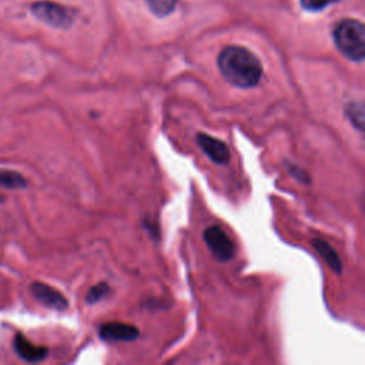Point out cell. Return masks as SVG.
Wrapping results in <instances>:
<instances>
[{
	"mask_svg": "<svg viewBox=\"0 0 365 365\" xmlns=\"http://www.w3.org/2000/svg\"><path fill=\"white\" fill-rule=\"evenodd\" d=\"M217 63L222 77L240 89L257 86L263 76L260 60L250 50L240 46L224 49L218 56Z\"/></svg>",
	"mask_w": 365,
	"mask_h": 365,
	"instance_id": "cell-1",
	"label": "cell"
},
{
	"mask_svg": "<svg viewBox=\"0 0 365 365\" xmlns=\"http://www.w3.org/2000/svg\"><path fill=\"white\" fill-rule=\"evenodd\" d=\"M334 40L347 59L362 62L365 58V29L358 20L347 19L336 24Z\"/></svg>",
	"mask_w": 365,
	"mask_h": 365,
	"instance_id": "cell-2",
	"label": "cell"
},
{
	"mask_svg": "<svg viewBox=\"0 0 365 365\" xmlns=\"http://www.w3.org/2000/svg\"><path fill=\"white\" fill-rule=\"evenodd\" d=\"M32 15L44 22L49 26L58 27V29H66L73 23V10L60 5L51 2V0H39L31 5Z\"/></svg>",
	"mask_w": 365,
	"mask_h": 365,
	"instance_id": "cell-3",
	"label": "cell"
},
{
	"mask_svg": "<svg viewBox=\"0 0 365 365\" xmlns=\"http://www.w3.org/2000/svg\"><path fill=\"white\" fill-rule=\"evenodd\" d=\"M204 241L213 256L221 261L229 263L236 256V245L232 238L218 226H211L204 232Z\"/></svg>",
	"mask_w": 365,
	"mask_h": 365,
	"instance_id": "cell-4",
	"label": "cell"
},
{
	"mask_svg": "<svg viewBox=\"0 0 365 365\" xmlns=\"http://www.w3.org/2000/svg\"><path fill=\"white\" fill-rule=\"evenodd\" d=\"M31 293L40 304H43L49 308H53V310L63 311L69 305L67 300L65 298V295L60 291L53 289L49 284L40 283V282H35L31 286Z\"/></svg>",
	"mask_w": 365,
	"mask_h": 365,
	"instance_id": "cell-5",
	"label": "cell"
},
{
	"mask_svg": "<svg viewBox=\"0 0 365 365\" xmlns=\"http://www.w3.org/2000/svg\"><path fill=\"white\" fill-rule=\"evenodd\" d=\"M138 328L123 323H107L100 327V339L106 343L134 341L138 339Z\"/></svg>",
	"mask_w": 365,
	"mask_h": 365,
	"instance_id": "cell-6",
	"label": "cell"
},
{
	"mask_svg": "<svg viewBox=\"0 0 365 365\" xmlns=\"http://www.w3.org/2000/svg\"><path fill=\"white\" fill-rule=\"evenodd\" d=\"M13 348L16 354L26 362H40L49 354V350L46 347L33 344L31 340H27L26 336L20 332L15 335Z\"/></svg>",
	"mask_w": 365,
	"mask_h": 365,
	"instance_id": "cell-7",
	"label": "cell"
},
{
	"mask_svg": "<svg viewBox=\"0 0 365 365\" xmlns=\"http://www.w3.org/2000/svg\"><path fill=\"white\" fill-rule=\"evenodd\" d=\"M197 143L203 149V152L210 157L211 161L217 164H227L230 161L229 147L224 145L221 140H217L210 134L200 133L197 136Z\"/></svg>",
	"mask_w": 365,
	"mask_h": 365,
	"instance_id": "cell-8",
	"label": "cell"
},
{
	"mask_svg": "<svg viewBox=\"0 0 365 365\" xmlns=\"http://www.w3.org/2000/svg\"><path fill=\"white\" fill-rule=\"evenodd\" d=\"M313 245L316 247V250L318 251V254L327 261V264L331 267V270H334L336 274H340L343 271V263L336 254L335 250L325 241L323 240H314Z\"/></svg>",
	"mask_w": 365,
	"mask_h": 365,
	"instance_id": "cell-9",
	"label": "cell"
},
{
	"mask_svg": "<svg viewBox=\"0 0 365 365\" xmlns=\"http://www.w3.org/2000/svg\"><path fill=\"white\" fill-rule=\"evenodd\" d=\"M27 187V180L23 175L9 168H0V188L22 190Z\"/></svg>",
	"mask_w": 365,
	"mask_h": 365,
	"instance_id": "cell-10",
	"label": "cell"
},
{
	"mask_svg": "<svg viewBox=\"0 0 365 365\" xmlns=\"http://www.w3.org/2000/svg\"><path fill=\"white\" fill-rule=\"evenodd\" d=\"M177 0H147L150 10L157 16H167L175 10Z\"/></svg>",
	"mask_w": 365,
	"mask_h": 365,
	"instance_id": "cell-11",
	"label": "cell"
},
{
	"mask_svg": "<svg viewBox=\"0 0 365 365\" xmlns=\"http://www.w3.org/2000/svg\"><path fill=\"white\" fill-rule=\"evenodd\" d=\"M347 116L352 122V124L358 129L362 130L364 126V107L361 103H352L347 108Z\"/></svg>",
	"mask_w": 365,
	"mask_h": 365,
	"instance_id": "cell-12",
	"label": "cell"
},
{
	"mask_svg": "<svg viewBox=\"0 0 365 365\" xmlns=\"http://www.w3.org/2000/svg\"><path fill=\"white\" fill-rule=\"evenodd\" d=\"M108 293H110V289L107 287V284H99V286L90 289V291L88 293L86 301L89 304H95V302L100 301L102 298H104Z\"/></svg>",
	"mask_w": 365,
	"mask_h": 365,
	"instance_id": "cell-13",
	"label": "cell"
},
{
	"mask_svg": "<svg viewBox=\"0 0 365 365\" xmlns=\"http://www.w3.org/2000/svg\"><path fill=\"white\" fill-rule=\"evenodd\" d=\"M334 2H339V0H301V5L307 10L317 12V10L325 9L328 5Z\"/></svg>",
	"mask_w": 365,
	"mask_h": 365,
	"instance_id": "cell-14",
	"label": "cell"
},
{
	"mask_svg": "<svg viewBox=\"0 0 365 365\" xmlns=\"http://www.w3.org/2000/svg\"><path fill=\"white\" fill-rule=\"evenodd\" d=\"M3 200H5V199H3V197H2V195H0V203H2V202H3Z\"/></svg>",
	"mask_w": 365,
	"mask_h": 365,
	"instance_id": "cell-15",
	"label": "cell"
}]
</instances>
